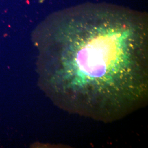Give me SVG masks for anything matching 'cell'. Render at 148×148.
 <instances>
[{
  "label": "cell",
  "mask_w": 148,
  "mask_h": 148,
  "mask_svg": "<svg viewBox=\"0 0 148 148\" xmlns=\"http://www.w3.org/2000/svg\"><path fill=\"white\" fill-rule=\"evenodd\" d=\"M45 90L70 114L104 123L148 101V16L105 3L54 13L40 35Z\"/></svg>",
  "instance_id": "1"
}]
</instances>
